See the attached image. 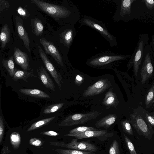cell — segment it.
I'll return each mask as SVG.
<instances>
[{"instance_id": "obj_1", "label": "cell", "mask_w": 154, "mask_h": 154, "mask_svg": "<svg viewBox=\"0 0 154 154\" xmlns=\"http://www.w3.org/2000/svg\"><path fill=\"white\" fill-rule=\"evenodd\" d=\"M131 55H122L109 50L101 52L91 58L87 62L91 67L97 69H113L122 61L127 60Z\"/></svg>"}, {"instance_id": "obj_2", "label": "cell", "mask_w": 154, "mask_h": 154, "mask_svg": "<svg viewBox=\"0 0 154 154\" xmlns=\"http://www.w3.org/2000/svg\"><path fill=\"white\" fill-rule=\"evenodd\" d=\"M149 37L147 34L139 35L138 43L133 53L131 55L127 64V71L133 66V73L134 76L138 75L142 61L143 51L146 45L148 44Z\"/></svg>"}, {"instance_id": "obj_3", "label": "cell", "mask_w": 154, "mask_h": 154, "mask_svg": "<svg viewBox=\"0 0 154 154\" xmlns=\"http://www.w3.org/2000/svg\"><path fill=\"white\" fill-rule=\"evenodd\" d=\"M31 1L43 11L56 20L66 18L71 14L69 10L63 6L50 4L40 0H31Z\"/></svg>"}, {"instance_id": "obj_4", "label": "cell", "mask_w": 154, "mask_h": 154, "mask_svg": "<svg viewBox=\"0 0 154 154\" xmlns=\"http://www.w3.org/2000/svg\"><path fill=\"white\" fill-rule=\"evenodd\" d=\"M154 53L149 44L146 45L143 51V57L140 65L141 82L143 85L152 75Z\"/></svg>"}, {"instance_id": "obj_5", "label": "cell", "mask_w": 154, "mask_h": 154, "mask_svg": "<svg viewBox=\"0 0 154 154\" xmlns=\"http://www.w3.org/2000/svg\"><path fill=\"white\" fill-rule=\"evenodd\" d=\"M83 23L97 32L103 38L108 41L110 47H118L116 37L108 31L104 24L102 22L91 17H85L83 20Z\"/></svg>"}, {"instance_id": "obj_6", "label": "cell", "mask_w": 154, "mask_h": 154, "mask_svg": "<svg viewBox=\"0 0 154 154\" xmlns=\"http://www.w3.org/2000/svg\"><path fill=\"white\" fill-rule=\"evenodd\" d=\"M101 113L95 111L85 113H76L66 117L59 124V126H70L75 125L83 124L100 116Z\"/></svg>"}, {"instance_id": "obj_7", "label": "cell", "mask_w": 154, "mask_h": 154, "mask_svg": "<svg viewBox=\"0 0 154 154\" xmlns=\"http://www.w3.org/2000/svg\"><path fill=\"white\" fill-rule=\"evenodd\" d=\"M136 0H116L117 9L112 19L115 22L122 20L125 22L133 20L131 15V6Z\"/></svg>"}, {"instance_id": "obj_8", "label": "cell", "mask_w": 154, "mask_h": 154, "mask_svg": "<svg viewBox=\"0 0 154 154\" xmlns=\"http://www.w3.org/2000/svg\"><path fill=\"white\" fill-rule=\"evenodd\" d=\"M129 122L140 136H143L148 140H152L154 130L149 128L140 116L131 114Z\"/></svg>"}, {"instance_id": "obj_9", "label": "cell", "mask_w": 154, "mask_h": 154, "mask_svg": "<svg viewBox=\"0 0 154 154\" xmlns=\"http://www.w3.org/2000/svg\"><path fill=\"white\" fill-rule=\"evenodd\" d=\"M112 85L107 79H102L93 85L89 86L83 94L84 97L94 96L103 93Z\"/></svg>"}, {"instance_id": "obj_10", "label": "cell", "mask_w": 154, "mask_h": 154, "mask_svg": "<svg viewBox=\"0 0 154 154\" xmlns=\"http://www.w3.org/2000/svg\"><path fill=\"white\" fill-rule=\"evenodd\" d=\"M38 51L45 67L54 79L59 89H62L61 83L63 82L62 78L60 73L58 72L42 48L38 46Z\"/></svg>"}, {"instance_id": "obj_11", "label": "cell", "mask_w": 154, "mask_h": 154, "mask_svg": "<svg viewBox=\"0 0 154 154\" xmlns=\"http://www.w3.org/2000/svg\"><path fill=\"white\" fill-rule=\"evenodd\" d=\"M76 138L72 140L71 142L67 144L61 143L62 146L72 149L82 150L85 151L93 152L97 151L98 148L94 144L90 143L88 141H77Z\"/></svg>"}, {"instance_id": "obj_12", "label": "cell", "mask_w": 154, "mask_h": 154, "mask_svg": "<svg viewBox=\"0 0 154 154\" xmlns=\"http://www.w3.org/2000/svg\"><path fill=\"white\" fill-rule=\"evenodd\" d=\"M40 42L46 53L51 55L58 64L63 67L62 56L55 45L44 38L40 39Z\"/></svg>"}, {"instance_id": "obj_13", "label": "cell", "mask_w": 154, "mask_h": 154, "mask_svg": "<svg viewBox=\"0 0 154 154\" xmlns=\"http://www.w3.org/2000/svg\"><path fill=\"white\" fill-rule=\"evenodd\" d=\"M16 25L18 34L23 41L27 50L30 51V40L28 34L23 26V21L20 17L17 16L15 17Z\"/></svg>"}, {"instance_id": "obj_14", "label": "cell", "mask_w": 154, "mask_h": 154, "mask_svg": "<svg viewBox=\"0 0 154 154\" xmlns=\"http://www.w3.org/2000/svg\"><path fill=\"white\" fill-rule=\"evenodd\" d=\"M14 57L16 63L23 70H27L30 69L29 58L26 53L22 51L18 48L15 47Z\"/></svg>"}, {"instance_id": "obj_15", "label": "cell", "mask_w": 154, "mask_h": 154, "mask_svg": "<svg viewBox=\"0 0 154 154\" xmlns=\"http://www.w3.org/2000/svg\"><path fill=\"white\" fill-rule=\"evenodd\" d=\"M107 130H88L84 132L76 134H67L63 135L65 137H73L78 139L91 137H97L103 136L107 133Z\"/></svg>"}, {"instance_id": "obj_16", "label": "cell", "mask_w": 154, "mask_h": 154, "mask_svg": "<svg viewBox=\"0 0 154 154\" xmlns=\"http://www.w3.org/2000/svg\"><path fill=\"white\" fill-rule=\"evenodd\" d=\"M37 70L39 78L44 85L46 88L54 91L55 85L45 68L42 66Z\"/></svg>"}, {"instance_id": "obj_17", "label": "cell", "mask_w": 154, "mask_h": 154, "mask_svg": "<svg viewBox=\"0 0 154 154\" xmlns=\"http://www.w3.org/2000/svg\"><path fill=\"white\" fill-rule=\"evenodd\" d=\"M119 102L116 93L112 88L110 89L105 94L103 100L102 104L107 107H114L116 108Z\"/></svg>"}, {"instance_id": "obj_18", "label": "cell", "mask_w": 154, "mask_h": 154, "mask_svg": "<svg viewBox=\"0 0 154 154\" xmlns=\"http://www.w3.org/2000/svg\"><path fill=\"white\" fill-rule=\"evenodd\" d=\"M117 116L116 114L112 113L108 115L97 121L95 124L97 128L101 127L106 129L109 128L116 120Z\"/></svg>"}, {"instance_id": "obj_19", "label": "cell", "mask_w": 154, "mask_h": 154, "mask_svg": "<svg viewBox=\"0 0 154 154\" xmlns=\"http://www.w3.org/2000/svg\"><path fill=\"white\" fill-rule=\"evenodd\" d=\"M22 93L38 98H50V96L44 91L37 89H22L19 90Z\"/></svg>"}, {"instance_id": "obj_20", "label": "cell", "mask_w": 154, "mask_h": 154, "mask_svg": "<svg viewBox=\"0 0 154 154\" xmlns=\"http://www.w3.org/2000/svg\"><path fill=\"white\" fill-rule=\"evenodd\" d=\"M10 29L8 25L6 24L2 27L0 33V41L1 47L4 49L10 40Z\"/></svg>"}, {"instance_id": "obj_21", "label": "cell", "mask_w": 154, "mask_h": 154, "mask_svg": "<svg viewBox=\"0 0 154 154\" xmlns=\"http://www.w3.org/2000/svg\"><path fill=\"white\" fill-rule=\"evenodd\" d=\"M31 25L32 32L36 36H39L42 35L44 26L42 21L38 18H35L31 19Z\"/></svg>"}, {"instance_id": "obj_22", "label": "cell", "mask_w": 154, "mask_h": 154, "mask_svg": "<svg viewBox=\"0 0 154 154\" xmlns=\"http://www.w3.org/2000/svg\"><path fill=\"white\" fill-rule=\"evenodd\" d=\"M60 36L61 42L65 46L68 47L70 45L72 41L73 31L71 29H66L60 35Z\"/></svg>"}, {"instance_id": "obj_23", "label": "cell", "mask_w": 154, "mask_h": 154, "mask_svg": "<svg viewBox=\"0 0 154 154\" xmlns=\"http://www.w3.org/2000/svg\"><path fill=\"white\" fill-rule=\"evenodd\" d=\"M55 118L53 116L40 120L33 123L27 130L26 131H32L46 125L53 121Z\"/></svg>"}, {"instance_id": "obj_24", "label": "cell", "mask_w": 154, "mask_h": 154, "mask_svg": "<svg viewBox=\"0 0 154 154\" xmlns=\"http://www.w3.org/2000/svg\"><path fill=\"white\" fill-rule=\"evenodd\" d=\"M154 85L153 83L148 91L145 99V108H150L154 103Z\"/></svg>"}, {"instance_id": "obj_25", "label": "cell", "mask_w": 154, "mask_h": 154, "mask_svg": "<svg viewBox=\"0 0 154 154\" xmlns=\"http://www.w3.org/2000/svg\"><path fill=\"white\" fill-rule=\"evenodd\" d=\"M2 63L10 76L11 77L13 76L14 71L13 57L11 56L7 60H3Z\"/></svg>"}, {"instance_id": "obj_26", "label": "cell", "mask_w": 154, "mask_h": 154, "mask_svg": "<svg viewBox=\"0 0 154 154\" xmlns=\"http://www.w3.org/2000/svg\"><path fill=\"white\" fill-rule=\"evenodd\" d=\"M10 141L11 145L14 149H17L21 142V137L17 132H14L10 135Z\"/></svg>"}, {"instance_id": "obj_27", "label": "cell", "mask_w": 154, "mask_h": 154, "mask_svg": "<svg viewBox=\"0 0 154 154\" xmlns=\"http://www.w3.org/2000/svg\"><path fill=\"white\" fill-rule=\"evenodd\" d=\"M33 69H32L30 72L23 71L17 69L14 70V77L15 79H18L23 78H27L30 76L38 77L33 74Z\"/></svg>"}, {"instance_id": "obj_28", "label": "cell", "mask_w": 154, "mask_h": 154, "mask_svg": "<svg viewBox=\"0 0 154 154\" xmlns=\"http://www.w3.org/2000/svg\"><path fill=\"white\" fill-rule=\"evenodd\" d=\"M60 154H95L93 152L72 149H56Z\"/></svg>"}, {"instance_id": "obj_29", "label": "cell", "mask_w": 154, "mask_h": 154, "mask_svg": "<svg viewBox=\"0 0 154 154\" xmlns=\"http://www.w3.org/2000/svg\"><path fill=\"white\" fill-rule=\"evenodd\" d=\"M64 103H60L49 105L44 109L43 113L45 114H51L61 109Z\"/></svg>"}, {"instance_id": "obj_30", "label": "cell", "mask_w": 154, "mask_h": 154, "mask_svg": "<svg viewBox=\"0 0 154 154\" xmlns=\"http://www.w3.org/2000/svg\"><path fill=\"white\" fill-rule=\"evenodd\" d=\"M97 130V129L91 127L81 126L72 129L69 131V134H76L88 130L95 131Z\"/></svg>"}, {"instance_id": "obj_31", "label": "cell", "mask_w": 154, "mask_h": 154, "mask_svg": "<svg viewBox=\"0 0 154 154\" xmlns=\"http://www.w3.org/2000/svg\"><path fill=\"white\" fill-rule=\"evenodd\" d=\"M121 125L123 131L128 134L133 135L132 128L129 121L126 119L121 122Z\"/></svg>"}, {"instance_id": "obj_32", "label": "cell", "mask_w": 154, "mask_h": 154, "mask_svg": "<svg viewBox=\"0 0 154 154\" xmlns=\"http://www.w3.org/2000/svg\"><path fill=\"white\" fill-rule=\"evenodd\" d=\"M145 119L147 124L149 128L152 130H153V128H154V116L151 113L146 112V114Z\"/></svg>"}, {"instance_id": "obj_33", "label": "cell", "mask_w": 154, "mask_h": 154, "mask_svg": "<svg viewBox=\"0 0 154 154\" xmlns=\"http://www.w3.org/2000/svg\"><path fill=\"white\" fill-rule=\"evenodd\" d=\"M109 154H120L119 144L117 141L114 140L109 151Z\"/></svg>"}, {"instance_id": "obj_34", "label": "cell", "mask_w": 154, "mask_h": 154, "mask_svg": "<svg viewBox=\"0 0 154 154\" xmlns=\"http://www.w3.org/2000/svg\"><path fill=\"white\" fill-rule=\"evenodd\" d=\"M125 141L129 151L130 154H137L134 146L130 139L125 134H124Z\"/></svg>"}, {"instance_id": "obj_35", "label": "cell", "mask_w": 154, "mask_h": 154, "mask_svg": "<svg viewBox=\"0 0 154 154\" xmlns=\"http://www.w3.org/2000/svg\"><path fill=\"white\" fill-rule=\"evenodd\" d=\"M10 4L8 1L0 0V13L7 10Z\"/></svg>"}, {"instance_id": "obj_36", "label": "cell", "mask_w": 154, "mask_h": 154, "mask_svg": "<svg viewBox=\"0 0 154 154\" xmlns=\"http://www.w3.org/2000/svg\"><path fill=\"white\" fill-rule=\"evenodd\" d=\"M141 1L144 3L146 8L150 10L154 8V1L153 0H142Z\"/></svg>"}, {"instance_id": "obj_37", "label": "cell", "mask_w": 154, "mask_h": 154, "mask_svg": "<svg viewBox=\"0 0 154 154\" xmlns=\"http://www.w3.org/2000/svg\"><path fill=\"white\" fill-rule=\"evenodd\" d=\"M17 11L19 14L23 19L26 18L29 16L27 10L20 6L18 8Z\"/></svg>"}, {"instance_id": "obj_38", "label": "cell", "mask_w": 154, "mask_h": 154, "mask_svg": "<svg viewBox=\"0 0 154 154\" xmlns=\"http://www.w3.org/2000/svg\"><path fill=\"white\" fill-rule=\"evenodd\" d=\"M29 143L31 145L36 146H40L42 145V143L40 140L35 138H31L30 139Z\"/></svg>"}, {"instance_id": "obj_39", "label": "cell", "mask_w": 154, "mask_h": 154, "mask_svg": "<svg viewBox=\"0 0 154 154\" xmlns=\"http://www.w3.org/2000/svg\"><path fill=\"white\" fill-rule=\"evenodd\" d=\"M4 132V126L3 119L0 115V144L1 143L3 138Z\"/></svg>"}, {"instance_id": "obj_40", "label": "cell", "mask_w": 154, "mask_h": 154, "mask_svg": "<svg viewBox=\"0 0 154 154\" xmlns=\"http://www.w3.org/2000/svg\"><path fill=\"white\" fill-rule=\"evenodd\" d=\"M84 78L83 75H77L75 77V83L77 86H80L83 82Z\"/></svg>"}, {"instance_id": "obj_41", "label": "cell", "mask_w": 154, "mask_h": 154, "mask_svg": "<svg viewBox=\"0 0 154 154\" xmlns=\"http://www.w3.org/2000/svg\"><path fill=\"white\" fill-rule=\"evenodd\" d=\"M40 134L51 136H57L59 135L58 133L53 131H48L41 132L40 133Z\"/></svg>"}, {"instance_id": "obj_42", "label": "cell", "mask_w": 154, "mask_h": 154, "mask_svg": "<svg viewBox=\"0 0 154 154\" xmlns=\"http://www.w3.org/2000/svg\"><path fill=\"white\" fill-rule=\"evenodd\" d=\"M149 45L152 48L153 51L154 52V35H153L152 36V40L150 42Z\"/></svg>"}]
</instances>
